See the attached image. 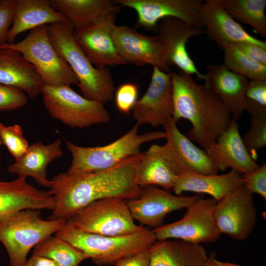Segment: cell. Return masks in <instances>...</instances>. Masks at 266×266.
<instances>
[{"label":"cell","mask_w":266,"mask_h":266,"mask_svg":"<svg viewBox=\"0 0 266 266\" xmlns=\"http://www.w3.org/2000/svg\"><path fill=\"white\" fill-rule=\"evenodd\" d=\"M149 249L127 257L119 262L115 266H149Z\"/></svg>","instance_id":"60d3db41"},{"label":"cell","mask_w":266,"mask_h":266,"mask_svg":"<svg viewBox=\"0 0 266 266\" xmlns=\"http://www.w3.org/2000/svg\"><path fill=\"white\" fill-rule=\"evenodd\" d=\"M66 222L81 231L111 236L130 234L143 227L134 223L126 200L118 198L94 201L76 211Z\"/></svg>","instance_id":"9c48e42d"},{"label":"cell","mask_w":266,"mask_h":266,"mask_svg":"<svg viewBox=\"0 0 266 266\" xmlns=\"http://www.w3.org/2000/svg\"><path fill=\"white\" fill-rule=\"evenodd\" d=\"M55 235L84 252L97 265H115L149 249L156 240L152 230L144 227L130 234L111 236L81 231L67 222Z\"/></svg>","instance_id":"277c9868"},{"label":"cell","mask_w":266,"mask_h":266,"mask_svg":"<svg viewBox=\"0 0 266 266\" xmlns=\"http://www.w3.org/2000/svg\"><path fill=\"white\" fill-rule=\"evenodd\" d=\"M205 266H209L208 260H207V263H206V264Z\"/></svg>","instance_id":"bcb514c9"},{"label":"cell","mask_w":266,"mask_h":266,"mask_svg":"<svg viewBox=\"0 0 266 266\" xmlns=\"http://www.w3.org/2000/svg\"><path fill=\"white\" fill-rule=\"evenodd\" d=\"M205 84L223 102L233 120H237L245 110V91L248 79L228 69L223 64H209L204 74Z\"/></svg>","instance_id":"7402d4cb"},{"label":"cell","mask_w":266,"mask_h":266,"mask_svg":"<svg viewBox=\"0 0 266 266\" xmlns=\"http://www.w3.org/2000/svg\"><path fill=\"white\" fill-rule=\"evenodd\" d=\"M69 22L51 6L49 0H15L12 24L7 42L14 43L21 33L42 25Z\"/></svg>","instance_id":"484cf974"},{"label":"cell","mask_w":266,"mask_h":266,"mask_svg":"<svg viewBox=\"0 0 266 266\" xmlns=\"http://www.w3.org/2000/svg\"><path fill=\"white\" fill-rule=\"evenodd\" d=\"M33 253L51 260L57 266H79L89 258L67 241L53 235L36 245Z\"/></svg>","instance_id":"4dcf8cb0"},{"label":"cell","mask_w":266,"mask_h":266,"mask_svg":"<svg viewBox=\"0 0 266 266\" xmlns=\"http://www.w3.org/2000/svg\"><path fill=\"white\" fill-rule=\"evenodd\" d=\"M41 93L49 115L68 127L89 128L110 120L103 103L85 98L70 86L44 85Z\"/></svg>","instance_id":"ba28073f"},{"label":"cell","mask_w":266,"mask_h":266,"mask_svg":"<svg viewBox=\"0 0 266 266\" xmlns=\"http://www.w3.org/2000/svg\"><path fill=\"white\" fill-rule=\"evenodd\" d=\"M47 29L56 51L77 77L83 96L103 104L112 100L115 90L109 69L94 66L76 42L70 23L52 24Z\"/></svg>","instance_id":"3957f363"},{"label":"cell","mask_w":266,"mask_h":266,"mask_svg":"<svg viewBox=\"0 0 266 266\" xmlns=\"http://www.w3.org/2000/svg\"><path fill=\"white\" fill-rule=\"evenodd\" d=\"M15 0H0V45L7 42V35L12 24Z\"/></svg>","instance_id":"74e56055"},{"label":"cell","mask_w":266,"mask_h":266,"mask_svg":"<svg viewBox=\"0 0 266 266\" xmlns=\"http://www.w3.org/2000/svg\"><path fill=\"white\" fill-rule=\"evenodd\" d=\"M66 222L64 219L44 220L37 209L20 210L0 221V242L8 254L9 266H23L29 251Z\"/></svg>","instance_id":"8992f818"},{"label":"cell","mask_w":266,"mask_h":266,"mask_svg":"<svg viewBox=\"0 0 266 266\" xmlns=\"http://www.w3.org/2000/svg\"><path fill=\"white\" fill-rule=\"evenodd\" d=\"M246 99L266 105V80L254 79L248 81Z\"/></svg>","instance_id":"f35d334b"},{"label":"cell","mask_w":266,"mask_h":266,"mask_svg":"<svg viewBox=\"0 0 266 266\" xmlns=\"http://www.w3.org/2000/svg\"><path fill=\"white\" fill-rule=\"evenodd\" d=\"M149 252V266H205L209 257L201 244L177 239L157 240Z\"/></svg>","instance_id":"d4e9b609"},{"label":"cell","mask_w":266,"mask_h":266,"mask_svg":"<svg viewBox=\"0 0 266 266\" xmlns=\"http://www.w3.org/2000/svg\"><path fill=\"white\" fill-rule=\"evenodd\" d=\"M2 144V141H1V138H0V147L1 146V145Z\"/></svg>","instance_id":"f6af8a7d"},{"label":"cell","mask_w":266,"mask_h":266,"mask_svg":"<svg viewBox=\"0 0 266 266\" xmlns=\"http://www.w3.org/2000/svg\"><path fill=\"white\" fill-rule=\"evenodd\" d=\"M56 11L66 17L74 31L89 25L120 6L110 0H49Z\"/></svg>","instance_id":"f1b7e54d"},{"label":"cell","mask_w":266,"mask_h":266,"mask_svg":"<svg viewBox=\"0 0 266 266\" xmlns=\"http://www.w3.org/2000/svg\"><path fill=\"white\" fill-rule=\"evenodd\" d=\"M157 35L162 43L168 66H176L181 71L195 75L199 80H205L187 50L189 38L205 34L204 30L196 28L185 21L174 17H167L158 23Z\"/></svg>","instance_id":"ac0fdd59"},{"label":"cell","mask_w":266,"mask_h":266,"mask_svg":"<svg viewBox=\"0 0 266 266\" xmlns=\"http://www.w3.org/2000/svg\"><path fill=\"white\" fill-rule=\"evenodd\" d=\"M216 201L213 198H200L187 208L180 220L152 230L156 239H177L201 244L214 242L219 238L213 217Z\"/></svg>","instance_id":"30bf717a"},{"label":"cell","mask_w":266,"mask_h":266,"mask_svg":"<svg viewBox=\"0 0 266 266\" xmlns=\"http://www.w3.org/2000/svg\"><path fill=\"white\" fill-rule=\"evenodd\" d=\"M242 176L233 169L220 175L183 173L177 176L172 190L176 195L184 192L206 194L218 201L243 186Z\"/></svg>","instance_id":"cb8c5ba5"},{"label":"cell","mask_w":266,"mask_h":266,"mask_svg":"<svg viewBox=\"0 0 266 266\" xmlns=\"http://www.w3.org/2000/svg\"><path fill=\"white\" fill-rule=\"evenodd\" d=\"M213 217L221 234L243 241L252 233L257 212L253 194L243 186L216 202Z\"/></svg>","instance_id":"4fadbf2b"},{"label":"cell","mask_w":266,"mask_h":266,"mask_svg":"<svg viewBox=\"0 0 266 266\" xmlns=\"http://www.w3.org/2000/svg\"><path fill=\"white\" fill-rule=\"evenodd\" d=\"M61 144L60 139L47 145L41 142L33 144L19 160L9 166L7 170L18 177H32L39 185L49 188L50 180L47 177V166L50 162L62 156Z\"/></svg>","instance_id":"4316f807"},{"label":"cell","mask_w":266,"mask_h":266,"mask_svg":"<svg viewBox=\"0 0 266 266\" xmlns=\"http://www.w3.org/2000/svg\"><path fill=\"white\" fill-rule=\"evenodd\" d=\"M0 83L19 88L31 98L44 86L33 66L21 53L7 48H0Z\"/></svg>","instance_id":"603a6c76"},{"label":"cell","mask_w":266,"mask_h":266,"mask_svg":"<svg viewBox=\"0 0 266 266\" xmlns=\"http://www.w3.org/2000/svg\"><path fill=\"white\" fill-rule=\"evenodd\" d=\"M23 266H57L51 260L33 253Z\"/></svg>","instance_id":"b9f144b4"},{"label":"cell","mask_w":266,"mask_h":266,"mask_svg":"<svg viewBox=\"0 0 266 266\" xmlns=\"http://www.w3.org/2000/svg\"><path fill=\"white\" fill-rule=\"evenodd\" d=\"M204 150L218 170L223 171L231 168L246 175L260 166L247 150L239 133L238 124L233 119L229 127Z\"/></svg>","instance_id":"d6986e66"},{"label":"cell","mask_w":266,"mask_h":266,"mask_svg":"<svg viewBox=\"0 0 266 266\" xmlns=\"http://www.w3.org/2000/svg\"><path fill=\"white\" fill-rule=\"evenodd\" d=\"M234 44L249 59L258 64L266 66V49L256 44L246 41Z\"/></svg>","instance_id":"ab89813d"},{"label":"cell","mask_w":266,"mask_h":266,"mask_svg":"<svg viewBox=\"0 0 266 266\" xmlns=\"http://www.w3.org/2000/svg\"><path fill=\"white\" fill-rule=\"evenodd\" d=\"M112 36L116 47L126 64L147 65L168 72L164 47L158 36L143 34L126 26L113 28Z\"/></svg>","instance_id":"2e32d148"},{"label":"cell","mask_w":266,"mask_h":266,"mask_svg":"<svg viewBox=\"0 0 266 266\" xmlns=\"http://www.w3.org/2000/svg\"><path fill=\"white\" fill-rule=\"evenodd\" d=\"M243 186L252 194H257L266 200V165L242 176Z\"/></svg>","instance_id":"8d00e7d4"},{"label":"cell","mask_w":266,"mask_h":266,"mask_svg":"<svg viewBox=\"0 0 266 266\" xmlns=\"http://www.w3.org/2000/svg\"><path fill=\"white\" fill-rule=\"evenodd\" d=\"M176 177L164 158L160 145H152L142 152L136 171L135 181L138 186H159L168 191L173 188Z\"/></svg>","instance_id":"83f0119b"},{"label":"cell","mask_w":266,"mask_h":266,"mask_svg":"<svg viewBox=\"0 0 266 266\" xmlns=\"http://www.w3.org/2000/svg\"><path fill=\"white\" fill-rule=\"evenodd\" d=\"M115 4L131 8L137 13L136 26L155 30L159 22L167 17L182 20L204 30L201 12L203 3L199 0H115Z\"/></svg>","instance_id":"7c38bea8"},{"label":"cell","mask_w":266,"mask_h":266,"mask_svg":"<svg viewBox=\"0 0 266 266\" xmlns=\"http://www.w3.org/2000/svg\"><path fill=\"white\" fill-rule=\"evenodd\" d=\"M121 7L101 16L82 29L73 30L76 42L97 68L126 64L112 36L115 20Z\"/></svg>","instance_id":"5bb4252c"},{"label":"cell","mask_w":266,"mask_h":266,"mask_svg":"<svg viewBox=\"0 0 266 266\" xmlns=\"http://www.w3.org/2000/svg\"><path fill=\"white\" fill-rule=\"evenodd\" d=\"M28 102L23 90L0 83V111L17 110Z\"/></svg>","instance_id":"d590c367"},{"label":"cell","mask_w":266,"mask_h":266,"mask_svg":"<svg viewBox=\"0 0 266 266\" xmlns=\"http://www.w3.org/2000/svg\"><path fill=\"white\" fill-rule=\"evenodd\" d=\"M0 48H9L21 53L33 66L44 85L59 87L78 84L71 68L53 45L47 25L30 31L25 38L19 42H5L0 45Z\"/></svg>","instance_id":"52a82bcc"},{"label":"cell","mask_w":266,"mask_h":266,"mask_svg":"<svg viewBox=\"0 0 266 266\" xmlns=\"http://www.w3.org/2000/svg\"><path fill=\"white\" fill-rule=\"evenodd\" d=\"M209 266H241L233 263L223 262L216 259V253L212 252L208 257Z\"/></svg>","instance_id":"7bdbcfd3"},{"label":"cell","mask_w":266,"mask_h":266,"mask_svg":"<svg viewBox=\"0 0 266 266\" xmlns=\"http://www.w3.org/2000/svg\"><path fill=\"white\" fill-rule=\"evenodd\" d=\"M202 197L201 194H198L192 196L173 195L156 186H147L141 187L138 198L126 202L134 220L156 229L163 225L167 214L187 208Z\"/></svg>","instance_id":"9a60e30c"},{"label":"cell","mask_w":266,"mask_h":266,"mask_svg":"<svg viewBox=\"0 0 266 266\" xmlns=\"http://www.w3.org/2000/svg\"><path fill=\"white\" fill-rule=\"evenodd\" d=\"M0 136L2 143L14 158L19 160L27 151L29 145L18 125L7 126L0 122Z\"/></svg>","instance_id":"836d02e7"},{"label":"cell","mask_w":266,"mask_h":266,"mask_svg":"<svg viewBox=\"0 0 266 266\" xmlns=\"http://www.w3.org/2000/svg\"><path fill=\"white\" fill-rule=\"evenodd\" d=\"M132 116L139 126H163L172 117V101L171 71L165 72L153 66L150 83L132 110Z\"/></svg>","instance_id":"e0dca14e"},{"label":"cell","mask_w":266,"mask_h":266,"mask_svg":"<svg viewBox=\"0 0 266 266\" xmlns=\"http://www.w3.org/2000/svg\"><path fill=\"white\" fill-rule=\"evenodd\" d=\"M138 96L137 86L132 83L121 84L115 92L114 99L118 111L127 114L132 111Z\"/></svg>","instance_id":"e575fe53"},{"label":"cell","mask_w":266,"mask_h":266,"mask_svg":"<svg viewBox=\"0 0 266 266\" xmlns=\"http://www.w3.org/2000/svg\"><path fill=\"white\" fill-rule=\"evenodd\" d=\"M166 142L161 146L162 155L177 176L190 172L218 174V169L204 149L196 146L178 129L177 122L170 117L163 125Z\"/></svg>","instance_id":"8fae6325"},{"label":"cell","mask_w":266,"mask_h":266,"mask_svg":"<svg viewBox=\"0 0 266 266\" xmlns=\"http://www.w3.org/2000/svg\"><path fill=\"white\" fill-rule=\"evenodd\" d=\"M136 124L120 137L108 144L96 147H83L66 140V145L72 156L67 172L83 174L112 168L125 160L140 154L144 143L165 138L164 132L151 131L138 133Z\"/></svg>","instance_id":"5b68a950"},{"label":"cell","mask_w":266,"mask_h":266,"mask_svg":"<svg viewBox=\"0 0 266 266\" xmlns=\"http://www.w3.org/2000/svg\"><path fill=\"white\" fill-rule=\"evenodd\" d=\"M205 34L221 49L227 44L246 41L266 49V42L250 34L223 8L205 0L201 12Z\"/></svg>","instance_id":"ffe728a7"},{"label":"cell","mask_w":266,"mask_h":266,"mask_svg":"<svg viewBox=\"0 0 266 266\" xmlns=\"http://www.w3.org/2000/svg\"><path fill=\"white\" fill-rule=\"evenodd\" d=\"M1 157L0 156V173L1 172Z\"/></svg>","instance_id":"ee69618b"},{"label":"cell","mask_w":266,"mask_h":266,"mask_svg":"<svg viewBox=\"0 0 266 266\" xmlns=\"http://www.w3.org/2000/svg\"><path fill=\"white\" fill-rule=\"evenodd\" d=\"M221 49L224 53L223 64L228 69L247 79L266 80V66L249 59L234 43L227 44Z\"/></svg>","instance_id":"1f68e13d"},{"label":"cell","mask_w":266,"mask_h":266,"mask_svg":"<svg viewBox=\"0 0 266 266\" xmlns=\"http://www.w3.org/2000/svg\"><path fill=\"white\" fill-rule=\"evenodd\" d=\"M172 118L188 120V137L205 149L229 126L231 114L219 97L192 75L171 71Z\"/></svg>","instance_id":"7a4b0ae2"},{"label":"cell","mask_w":266,"mask_h":266,"mask_svg":"<svg viewBox=\"0 0 266 266\" xmlns=\"http://www.w3.org/2000/svg\"><path fill=\"white\" fill-rule=\"evenodd\" d=\"M141 154L103 171L83 174L66 171L54 176L48 192L55 203L48 219L66 220L77 210L101 199L138 198L141 187L136 184L135 177Z\"/></svg>","instance_id":"6da1fadb"},{"label":"cell","mask_w":266,"mask_h":266,"mask_svg":"<svg viewBox=\"0 0 266 266\" xmlns=\"http://www.w3.org/2000/svg\"><path fill=\"white\" fill-rule=\"evenodd\" d=\"M245 110L251 118L249 131L242 137L248 152L257 151L266 145V105L246 99Z\"/></svg>","instance_id":"d6a6232c"},{"label":"cell","mask_w":266,"mask_h":266,"mask_svg":"<svg viewBox=\"0 0 266 266\" xmlns=\"http://www.w3.org/2000/svg\"><path fill=\"white\" fill-rule=\"evenodd\" d=\"M234 20L252 27L266 37V0H212Z\"/></svg>","instance_id":"f546056e"},{"label":"cell","mask_w":266,"mask_h":266,"mask_svg":"<svg viewBox=\"0 0 266 266\" xmlns=\"http://www.w3.org/2000/svg\"><path fill=\"white\" fill-rule=\"evenodd\" d=\"M48 191L38 190L24 177L10 181L0 180V222L17 211L24 209H49L55 205Z\"/></svg>","instance_id":"44dd1931"}]
</instances>
